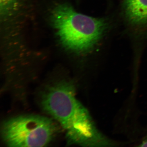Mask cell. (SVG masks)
Listing matches in <instances>:
<instances>
[{
	"mask_svg": "<svg viewBox=\"0 0 147 147\" xmlns=\"http://www.w3.org/2000/svg\"><path fill=\"white\" fill-rule=\"evenodd\" d=\"M58 131L52 119L35 115L19 116L7 120L1 129L3 142L11 147L47 146Z\"/></svg>",
	"mask_w": 147,
	"mask_h": 147,
	"instance_id": "cell-3",
	"label": "cell"
},
{
	"mask_svg": "<svg viewBox=\"0 0 147 147\" xmlns=\"http://www.w3.org/2000/svg\"><path fill=\"white\" fill-rule=\"evenodd\" d=\"M50 21L60 45L66 51L79 55L94 50L110 28L107 19L79 13L65 3L53 7Z\"/></svg>",
	"mask_w": 147,
	"mask_h": 147,
	"instance_id": "cell-2",
	"label": "cell"
},
{
	"mask_svg": "<svg viewBox=\"0 0 147 147\" xmlns=\"http://www.w3.org/2000/svg\"><path fill=\"white\" fill-rule=\"evenodd\" d=\"M42 110L60 124L69 144L109 147L116 144L98 129L88 110L76 96L75 88L65 80L50 84L40 96Z\"/></svg>",
	"mask_w": 147,
	"mask_h": 147,
	"instance_id": "cell-1",
	"label": "cell"
},
{
	"mask_svg": "<svg viewBox=\"0 0 147 147\" xmlns=\"http://www.w3.org/2000/svg\"><path fill=\"white\" fill-rule=\"evenodd\" d=\"M125 18L129 24L147 28V0H121Z\"/></svg>",
	"mask_w": 147,
	"mask_h": 147,
	"instance_id": "cell-4",
	"label": "cell"
}]
</instances>
